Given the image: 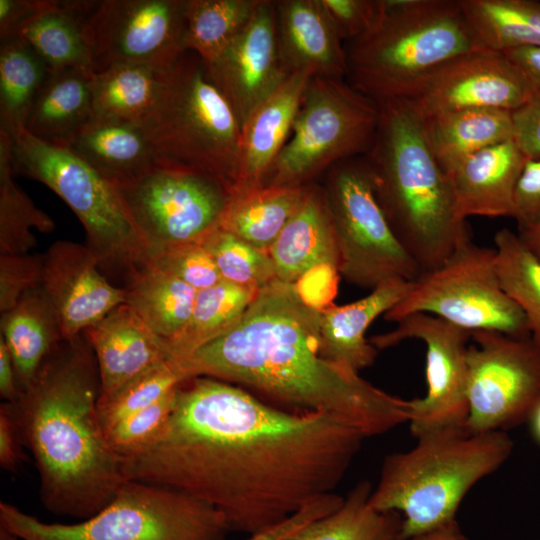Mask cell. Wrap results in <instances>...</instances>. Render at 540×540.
Segmentation results:
<instances>
[{
	"mask_svg": "<svg viewBox=\"0 0 540 540\" xmlns=\"http://www.w3.org/2000/svg\"><path fill=\"white\" fill-rule=\"evenodd\" d=\"M365 437L318 413L273 406L215 378L181 382L157 440L123 459L126 480L198 499L252 535L333 493Z\"/></svg>",
	"mask_w": 540,
	"mask_h": 540,
	"instance_id": "obj_1",
	"label": "cell"
},
{
	"mask_svg": "<svg viewBox=\"0 0 540 540\" xmlns=\"http://www.w3.org/2000/svg\"><path fill=\"white\" fill-rule=\"evenodd\" d=\"M320 316L297 283L275 279L227 332L178 361L188 379L249 388L273 406L322 414L365 438L408 423L409 400L322 355Z\"/></svg>",
	"mask_w": 540,
	"mask_h": 540,
	"instance_id": "obj_2",
	"label": "cell"
},
{
	"mask_svg": "<svg viewBox=\"0 0 540 540\" xmlns=\"http://www.w3.org/2000/svg\"><path fill=\"white\" fill-rule=\"evenodd\" d=\"M100 378L83 334L61 341L14 403H5L40 478L42 505L82 521L126 481L98 413Z\"/></svg>",
	"mask_w": 540,
	"mask_h": 540,
	"instance_id": "obj_3",
	"label": "cell"
},
{
	"mask_svg": "<svg viewBox=\"0 0 540 540\" xmlns=\"http://www.w3.org/2000/svg\"><path fill=\"white\" fill-rule=\"evenodd\" d=\"M379 121L364 159L379 203L422 272L472 240L451 183L426 137L424 120L405 99L378 103Z\"/></svg>",
	"mask_w": 540,
	"mask_h": 540,
	"instance_id": "obj_4",
	"label": "cell"
},
{
	"mask_svg": "<svg viewBox=\"0 0 540 540\" xmlns=\"http://www.w3.org/2000/svg\"><path fill=\"white\" fill-rule=\"evenodd\" d=\"M405 452L387 455L370 504L402 516L399 540H409L456 518L468 491L498 470L514 443L506 431L470 433L447 427L416 438Z\"/></svg>",
	"mask_w": 540,
	"mask_h": 540,
	"instance_id": "obj_5",
	"label": "cell"
},
{
	"mask_svg": "<svg viewBox=\"0 0 540 540\" xmlns=\"http://www.w3.org/2000/svg\"><path fill=\"white\" fill-rule=\"evenodd\" d=\"M459 0H384V12L347 42L346 81L377 103L408 99L438 68L477 49Z\"/></svg>",
	"mask_w": 540,
	"mask_h": 540,
	"instance_id": "obj_6",
	"label": "cell"
},
{
	"mask_svg": "<svg viewBox=\"0 0 540 540\" xmlns=\"http://www.w3.org/2000/svg\"><path fill=\"white\" fill-rule=\"evenodd\" d=\"M140 123L159 163L201 171L232 192L241 126L199 55L186 51L166 68L158 99Z\"/></svg>",
	"mask_w": 540,
	"mask_h": 540,
	"instance_id": "obj_7",
	"label": "cell"
},
{
	"mask_svg": "<svg viewBox=\"0 0 540 540\" xmlns=\"http://www.w3.org/2000/svg\"><path fill=\"white\" fill-rule=\"evenodd\" d=\"M8 135L14 173L45 184L65 201L82 223L100 268L124 272L126 280L146 263L149 246L116 184L64 144L25 128Z\"/></svg>",
	"mask_w": 540,
	"mask_h": 540,
	"instance_id": "obj_8",
	"label": "cell"
},
{
	"mask_svg": "<svg viewBox=\"0 0 540 540\" xmlns=\"http://www.w3.org/2000/svg\"><path fill=\"white\" fill-rule=\"evenodd\" d=\"M0 526L22 540H224L230 531L210 505L134 480L97 514L72 524L43 522L1 501Z\"/></svg>",
	"mask_w": 540,
	"mask_h": 540,
	"instance_id": "obj_9",
	"label": "cell"
},
{
	"mask_svg": "<svg viewBox=\"0 0 540 540\" xmlns=\"http://www.w3.org/2000/svg\"><path fill=\"white\" fill-rule=\"evenodd\" d=\"M378 121V103L347 81L312 76L292 126V137L275 158L262 186H301L338 162L365 155Z\"/></svg>",
	"mask_w": 540,
	"mask_h": 540,
	"instance_id": "obj_10",
	"label": "cell"
},
{
	"mask_svg": "<svg viewBox=\"0 0 540 540\" xmlns=\"http://www.w3.org/2000/svg\"><path fill=\"white\" fill-rule=\"evenodd\" d=\"M414 313L434 315L470 332L530 335L525 315L501 287L495 249L472 240L411 281L405 297L384 317L398 322Z\"/></svg>",
	"mask_w": 540,
	"mask_h": 540,
	"instance_id": "obj_11",
	"label": "cell"
},
{
	"mask_svg": "<svg viewBox=\"0 0 540 540\" xmlns=\"http://www.w3.org/2000/svg\"><path fill=\"white\" fill-rule=\"evenodd\" d=\"M325 196L337 239L338 271L347 281L373 289L390 279L413 281L422 273L394 233L365 159L333 165Z\"/></svg>",
	"mask_w": 540,
	"mask_h": 540,
	"instance_id": "obj_12",
	"label": "cell"
},
{
	"mask_svg": "<svg viewBox=\"0 0 540 540\" xmlns=\"http://www.w3.org/2000/svg\"><path fill=\"white\" fill-rule=\"evenodd\" d=\"M471 340L464 428L485 433L527 423L540 403V345L496 331L471 332Z\"/></svg>",
	"mask_w": 540,
	"mask_h": 540,
	"instance_id": "obj_13",
	"label": "cell"
},
{
	"mask_svg": "<svg viewBox=\"0 0 540 540\" xmlns=\"http://www.w3.org/2000/svg\"><path fill=\"white\" fill-rule=\"evenodd\" d=\"M119 189L149 252L202 241L219 227L231 197L211 175L159 162Z\"/></svg>",
	"mask_w": 540,
	"mask_h": 540,
	"instance_id": "obj_14",
	"label": "cell"
},
{
	"mask_svg": "<svg viewBox=\"0 0 540 540\" xmlns=\"http://www.w3.org/2000/svg\"><path fill=\"white\" fill-rule=\"evenodd\" d=\"M93 72L114 65L165 69L183 53L187 0L77 1Z\"/></svg>",
	"mask_w": 540,
	"mask_h": 540,
	"instance_id": "obj_15",
	"label": "cell"
},
{
	"mask_svg": "<svg viewBox=\"0 0 540 540\" xmlns=\"http://www.w3.org/2000/svg\"><path fill=\"white\" fill-rule=\"evenodd\" d=\"M393 330L372 336L377 349L407 339L426 345L427 393L410 402L409 427L415 438L431 431L464 426L468 416L467 350L471 332L426 313H414L397 322Z\"/></svg>",
	"mask_w": 540,
	"mask_h": 540,
	"instance_id": "obj_16",
	"label": "cell"
},
{
	"mask_svg": "<svg viewBox=\"0 0 540 540\" xmlns=\"http://www.w3.org/2000/svg\"><path fill=\"white\" fill-rule=\"evenodd\" d=\"M532 98L503 52L477 48L438 68L407 100L423 119L468 109L512 111Z\"/></svg>",
	"mask_w": 540,
	"mask_h": 540,
	"instance_id": "obj_17",
	"label": "cell"
},
{
	"mask_svg": "<svg viewBox=\"0 0 540 540\" xmlns=\"http://www.w3.org/2000/svg\"><path fill=\"white\" fill-rule=\"evenodd\" d=\"M206 64L242 127L253 110L291 75L279 51L275 1L260 0L246 27Z\"/></svg>",
	"mask_w": 540,
	"mask_h": 540,
	"instance_id": "obj_18",
	"label": "cell"
},
{
	"mask_svg": "<svg viewBox=\"0 0 540 540\" xmlns=\"http://www.w3.org/2000/svg\"><path fill=\"white\" fill-rule=\"evenodd\" d=\"M40 287L57 314L64 340H72L125 303V290L101 272L86 244L58 240L42 254Z\"/></svg>",
	"mask_w": 540,
	"mask_h": 540,
	"instance_id": "obj_19",
	"label": "cell"
},
{
	"mask_svg": "<svg viewBox=\"0 0 540 540\" xmlns=\"http://www.w3.org/2000/svg\"><path fill=\"white\" fill-rule=\"evenodd\" d=\"M82 334L98 366V406L144 371L171 358L164 341L126 303L115 307Z\"/></svg>",
	"mask_w": 540,
	"mask_h": 540,
	"instance_id": "obj_20",
	"label": "cell"
},
{
	"mask_svg": "<svg viewBox=\"0 0 540 540\" xmlns=\"http://www.w3.org/2000/svg\"><path fill=\"white\" fill-rule=\"evenodd\" d=\"M279 51L289 74L346 78L345 46L320 0L275 1Z\"/></svg>",
	"mask_w": 540,
	"mask_h": 540,
	"instance_id": "obj_21",
	"label": "cell"
},
{
	"mask_svg": "<svg viewBox=\"0 0 540 540\" xmlns=\"http://www.w3.org/2000/svg\"><path fill=\"white\" fill-rule=\"evenodd\" d=\"M311 77L307 73L291 74L244 122L237 180L231 195L263 185L269 168L287 142Z\"/></svg>",
	"mask_w": 540,
	"mask_h": 540,
	"instance_id": "obj_22",
	"label": "cell"
},
{
	"mask_svg": "<svg viewBox=\"0 0 540 540\" xmlns=\"http://www.w3.org/2000/svg\"><path fill=\"white\" fill-rule=\"evenodd\" d=\"M527 159L512 139L487 147L447 173L461 213L512 217L515 190Z\"/></svg>",
	"mask_w": 540,
	"mask_h": 540,
	"instance_id": "obj_23",
	"label": "cell"
},
{
	"mask_svg": "<svg viewBox=\"0 0 540 540\" xmlns=\"http://www.w3.org/2000/svg\"><path fill=\"white\" fill-rule=\"evenodd\" d=\"M410 287L411 281L390 279L354 302L321 308L322 355L357 373L370 367L378 350L366 339L367 329L400 302Z\"/></svg>",
	"mask_w": 540,
	"mask_h": 540,
	"instance_id": "obj_24",
	"label": "cell"
},
{
	"mask_svg": "<svg viewBox=\"0 0 540 540\" xmlns=\"http://www.w3.org/2000/svg\"><path fill=\"white\" fill-rule=\"evenodd\" d=\"M276 279L297 283L313 269L338 271L339 251L325 193L309 187L299 209L268 249Z\"/></svg>",
	"mask_w": 540,
	"mask_h": 540,
	"instance_id": "obj_25",
	"label": "cell"
},
{
	"mask_svg": "<svg viewBox=\"0 0 540 540\" xmlns=\"http://www.w3.org/2000/svg\"><path fill=\"white\" fill-rule=\"evenodd\" d=\"M64 145L118 187L158 163L140 122L93 115Z\"/></svg>",
	"mask_w": 540,
	"mask_h": 540,
	"instance_id": "obj_26",
	"label": "cell"
},
{
	"mask_svg": "<svg viewBox=\"0 0 540 540\" xmlns=\"http://www.w3.org/2000/svg\"><path fill=\"white\" fill-rule=\"evenodd\" d=\"M0 328L22 392L35 378L47 356L64 340L57 314L39 286L25 293L11 310L1 314Z\"/></svg>",
	"mask_w": 540,
	"mask_h": 540,
	"instance_id": "obj_27",
	"label": "cell"
},
{
	"mask_svg": "<svg viewBox=\"0 0 540 540\" xmlns=\"http://www.w3.org/2000/svg\"><path fill=\"white\" fill-rule=\"evenodd\" d=\"M93 71H51L27 115L24 128L44 141L65 144L93 117Z\"/></svg>",
	"mask_w": 540,
	"mask_h": 540,
	"instance_id": "obj_28",
	"label": "cell"
},
{
	"mask_svg": "<svg viewBox=\"0 0 540 540\" xmlns=\"http://www.w3.org/2000/svg\"><path fill=\"white\" fill-rule=\"evenodd\" d=\"M423 120L428 144L446 174L471 155L512 139L506 110L468 109Z\"/></svg>",
	"mask_w": 540,
	"mask_h": 540,
	"instance_id": "obj_29",
	"label": "cell"
},
{
	"mask_svg": "<svg viewBox=\"0 0 540 540\" xmlns=\"http://www.w3.org/2000/svg\"><path fill=\"white\" fill-rule=\"evenodd\" d=\"M308 190L303 185L260 186L232 194L219 227L268 252Z\"/></svg>",
	"mask_w": 540,
	"mask_h": 540,
	"instance_id": "obj_30",
	"label": "cell"
},
{
	"mask_svg": "<svg viewBox=\"0 0 540 540\" xmlns=\"http://www.w3.org/2000/svg\"><path fill=\"white\" fill-rule=\"evenodd\" d=\"M125 303L163 341L187 324L197 290L152 266L144 265L126 278Z\"/></svg>",
	"mask_w": 540,
	"mask_h": 540,
	"instance_id": "obj_31",
	"label": "cell"
},
{
	"mask_svg": "<svg viewBox=\"0 0 540 540\" xmlns=\"http://www.w3.org/2000/svg\"><path fill=\"white\" fill-rule=\"evenodd\" d=\"M478 48H540V1L459 0Z\"/></svg>",
	"mask_w": 540,
	"mask_h": 540,
	"instance_id": "obj_32",
	"label": "cell"
},
{
	"mask_svg": "<svg viewBox=\"0 0 540 540\" xmlns=\"http://www.w3.org/2000/svg\"><path fill=\"white\" fill-rule=\"evenodd\" d=\"M165 70L147 65L120 64L93 72V115L141 122L158 99Z\"/></svg>",
	"mask_w": 540,
	"mask_h": 540,
	"instance_id": "obj_33",
	"label": "cell"
},
{
	"mask_svg": "<svg viewBox=\"0 0 540 540\" xmlns=\"http://www.w3.org/2000/svg\"><path fill=\"white\" fill-rule=\"evenodd\" d=\"M372 490L369 481H360L340 507L285 540H399L402 516L375 509L370 504Z\"/></svg>",
	"mask_w": 540,
	"mask_h": 540,
	"instance_id": "obj_34",
	"label": "cell"
},
{
	"mask_svg": "<svg viewBox=\"0 0 540 540\" xmlns=\"http://www.w3.org/2000/svg\"><path fill=\"white\" fill-rule=\"evenodd\" d=\"M44 61L49 71L86 69L93 71L85 26L77 1H55L35 17L18 35Z\"/></svg>",
	"mask_w": 540,
	"mask_h": 540,
	"instance_id": "obj_35",
	"label": "cell"
},
{
	"mask_svg": "<svg viewBox=\"0 0 540 540\" xmlns=\"http://www.w3.org/2000/svg\"><path fill=\"white\" fill-rule=\"evenodd\" d=\"M259 292L224 280L198 290L187 324L175 337L164 341L170 357L183 360L227 332Z\"/></svg>",
	"mask_w": 540,
	"mask_h": 540,
	"instance_id": "obj_36",
	"label": "cell"
},
{
	"mask_svg": "<svg viewBox=\"0 0 540 540\" xmlns=\"http://www.w3.org/2000/svg\"><path fill=\"white\" fill-rule=\"evenodd\" d=\"M49 72L44 61L22 37L1 39V130L11 134L24 128L34 99Z\"/></svg>",
	"mask_w": 540,
	"mask_h": 540,
	"instance_id": "obj_37",
	"label": "cell"
},
{
	"mask_svg": "<svg viewBox=\"0 0 540 540\" xmlns=\"http://www.w3.org/2000/svg\"><path fill=\"white\" fill-rule=\"evenodd\" d=\"M11 142L0 129V254H23L37 245L32 229L52 232L53 220L13 180Z\"/></svg>",
	"mask_w": 540,
	"mask_h": 540,
	"instance_id": "obj_38",
	"label": "cell"
},
{
	"mask_svg": "<svg viewBox=\"0 0 540 540\" xmlns=\"http://www.w3.org/2000/svg\"><path fill=\"white\" fill-rule=\"evenodd\" d=\"M260 0H187L185 48L212 62L246 27Z\"/></svg>",
	"mask_w": 540,
	"mask_h": 540,
	"instance_id": "obj_39",
	"label": "cell"
},
{
	"mask_svg": "<svg viewBox=\"0 0 540 540\" xmlns=\"http://www.w3.org/2000/svg\"><path fill=\"white\" fill-rule=\"evenodd\" d=\"M494 245L501 287L521 309L531 338L540 345V259L508 228L496 232Z\"/></svg>",
	"mask_w": 540,
	"mask_h": 540,
	"instance_id": "obj_40",
	"label": "cell"
},
{
	"mask_svg": "<svg viewBox=\"0 0 540 540\" xmlns=\"http://www.w3.org/2000/svg\"><path fill=\"white\" fill-rule=\"evenodd\" d=\"M201 242L224 281L259 292L276 279L274 265L267 251L220 227Z\"/></svg>",
	"mask_w": 540,
	"mask_h": 540,
	"instance_id": "obj_41",
	"label": "cell"
},
{
	"mask_svg": "<svg viewBox=\"0 0 540 540\" xmlns=\"http://www.w3.org/2000/svg\"><path fill=\"white\" fill-rule=\"evenodd\" d=\"M188 379L181 363L173 358L164 360L144 371L108 402L98 406L104 431L126 416L160 401Z\"/></svg>",
	"mask_w": 540,
	"mask_h": 540,
	"instance_id": "obj_42",
	"label": "cell"
},
{
	"mask_svg": "<svg viewBox=\"0 0 540 540\" xmlns=\"http://www.w3.org/2000/svg\"><path fill=\"white\" fill-rule=\"evenodd\" d=\"M144 265L171 275L197 291L212 287L223 280L201 241L152 249Z\"/></svg>",
	"mask_w": 540,
	"mask_h": 540,
	"instance_id": "obj_43",
	"label": "cell"
},
{
	"mask_svg": "<svg viewBox=\"0 0 540 540\" xmlns=\"http://www.w3.org/2000/svg\"><path fill=\"white\" fill-rule=\"evenodd\" d=\"M176 389L105 430L110 446L122 459L143 451L157 440L171 414Z\"/></svg>",
	"mask_w": 540,
	"mask_h": 540,
	"instance_id": "obj_44",
	"label": "cell"
},
{
	"mask_svg": "<svg viewBox=\"0 0 540 540\" xmlns=\"http://www.w3.org/2000/svg\"><path fill=\"white\" fill-rule=\"evenodd\" d=\"M42 254H0V312L11 310L22 296L38 288Z\"/></svg>",
	"mask_w": 540,
	"mask_h": 540,
	"instance_id": "obj_45",
	"label": "cell"
},
{
	"mask_svg": "<svg viewBox=\"0 0 540 540\" xmlns=\"http://www.w3.org/2000/svg\"><path fill=\"white\" fill-rule=\"evenodd\" d=\"M340 38L347 42L367 33L384 12V0H320Z\"/></svg>",
	"mask_w": 540,
	"mask_h": 540,
	"instance_id": "obj_46",
	"label": "cell"
},
{
	"mask_svg": "<svg viewBox=\"0 0 540 540\" xmlns=\"http://www.w3.org/2000/svg\"><path fill=\"white\" fill-rule=\"evenodd\" d=\"M343 501L344 497L335 492L326 494L282 522L249 535L246 540H285L314 520L336 510Z\"/></svg>",
	"mask_w": 540,
	"mask_h": 540,
	"instance_id": "obj_47",
	"label": "cell"
},
{
	"mask_svg": "<svg viewBox=\"0 0 540 540\" xmlns=\"http://www.w3.org/2000/svg\"><path fill=\"white\" fill-rule=\"evenodd\" d=\"M512 217L518 230L540 224V161H527L515 190Z\"/></svg>",
	"mask_w": 540,
	"mask_h": 540,
	"instance_id": "obj_48",
	"label": "cell"
},
{
	"mask_svg": "<svg viewBox=\"0 0 540 540\" xmlns=\"http://www.w3.org/2000/svg\"><path fill=\"white\" fill-rule=\"evenodd\" d=\"M512 141L528 161H540V98L510 111Z\"/></svg>",
	"mask_w": 540,
	"mask_h": 540,
	"instance_id": "obj_49",
	"label": "cell"
},
{
	"mask_svg": "<svg viewBox=\"0 0 540 540\" xmlns=\"http://www.w3.org/2000/svg\"><path fill=\"white\" fill-rule=\"evenodd\" d=\"M55 0H0V39L17 36Z\"/></svg>",
	"mask_w": 540,
	"mask_h": 540,
	"instance_id": "obj_50",
	"label": "cell"
},
{
	"mask_svg": "<svg viewBox=\"0 0 540 540\" xmlns=\"http://www.w3.org/2000/svg\"><path fill=\"white\" fill-rule=\"evenodd\" d=\"M22 442L13 418L4 404L0 407V465L15 472L24 458Z\"/></svg>",
	"mask_w": 540,
	"mask_h": 540,
	"instance_id": "obj_51",
	"label": "cell"
},
{
	"mask_svg": "<svg viewBox=\"0 0 540 540\" xmlns=\"http://www.w3.org/2000/svg\"><path fill=\"white\" fill-rule=\"evenodd\" d=\"M503 53L524 76L532 97L540 98V48L520 47Z\"/></svg>",
	"mask_w": 540,
	"mask_h": 540,
	"instance_id": "obj_52",
	"label": "cell"
},
{
	"mask_svg": "<svg viewBox=\"0 0 540 540\" xmlns=\"http://www.w3.org/2000/svg\"><path fill=\"white\" fill-rule=\"evenodd\" d=\"M21 392L9 349L0 335V395L5 403H14Z\"/></svg>",
	"mask_w": 540,
	"mask_h": 540,
	"instance_id": "obj_53",
	"label": "cell"
},
{
	"mask_svg": "<svg viewBox=\"0 0 540 540\" xmlns=\"http://www.w3.org/2000/svg\"><path fill=\"white\" fill-rule=\"evenodd\" d=\"M409 540H469L461 530L456 518L440 524Z\"/></svg>",
	"mask_w": 540,
	"mask_h": 540,
	"instance_id": "obj_54",
	"label": "cell"
},
{
	"mask_svg": "<svg viewBox=\"0 0 540 540\" xmlns=\"http://www.w3.org/2000/svg\"><path fill=\"white\" fill-rule=\"evenodd\" d=\"M523 243L540 259V224L518 230Z\"/></svg>",
	"mask_w": 540,
	"mask_h": 540,
	"instance_id": "obj_55",
	"label": "cell"
},
{
	"mask_svg": "<svg viewBox=\"0 0 540 540\" xmlns=\"http://www.w3.org/2000/svg\"><path fill=\"white\" fill-rule=\"evenodd\" d=\"M533 438L540 444V403L533 410L528 422Z\"/></svg>",
	"mask_w": 540,
	"mask_h": 540,
	"instance_id": "obj_56",
	"label": "cell"
},
{
	"mask_svg": "<svg viewBox=\"0 0 540 540\" xmlns=\"http://www.w3.org/2000/svg\"><path fill=\"white\" fill-rule=\"evenodd\" d=\"M0 540H22L0 526Z\"/></svg>",
	"mask_w": 540,
	"mask_h": 540,
	"instance_id": "obj_57",
	"label": "cell"
}]
</instances>
